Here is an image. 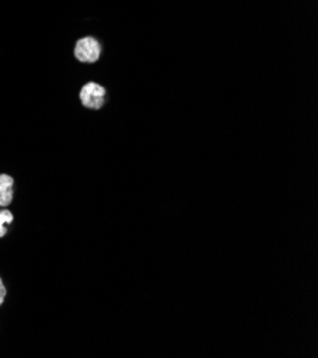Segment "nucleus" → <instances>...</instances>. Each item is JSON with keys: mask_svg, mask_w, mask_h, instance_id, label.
Here are the masks:
<instances>
[{"mask_svg": "<svg viewBox=\"0 0 318 358\" xmlns=\"http://www.w3.org/2000/svg\"><path fill=\"white\" fill-rule=\"evenodd\" d=\"M101 55V45L93 36H86L75 46V58L82 63H96Z\"/></svg>", "mask_w": 318, "mask_h": 358, "instance_id": "nucleus-1", "label": "nucleus"}, {"mask_svg": "<svg viewBox=\"0 0 318 358\" xmlns=\"http://www.w3.org/2000/svg\"><path fill=\"white\" fill-rule=\"evenodd\" d=\"M79 97L87 109L100 110L106 102V88L96 82H89L82 87Z\"/></svg>", "mask_w": 318, "mask_h": 358, "instance_id": "nucleus-2", "label": "nucleus"}, {"mask_svg": "<svg viewBox=\"0 0 318 358\" xmlns=\"http://www.w3.org/2000/svg\"><path fill=\"white\" fill-rule=\"evenodd\" d=\"M13 177L0 174V207H8L13 200Z\"/></svg>", "mask_w": 318, "mask_h": 358, "instance_id": "nucleus-3", "label": "nucleus"}, {"mask_svg": "<svg viewBox=\"0 0 318 358\" xmlns=\"http://www.w3.org/2000/svg\"><path fill=\"white\" fill-rule=\"evenodd\" d=\"M13 223V214L9 210L0 211V239L6 236V224Z\"/></svg>", "mask_w": 318, "mask_h": 358, "instance_id": "nucleus-4", "label": "nucleus"}, {"mask_svg": "<svg viewBox=\"0 0 318 358\" xmlns=\"http://www.w3.org/2000/svg\"><path fill=\"white\" fill-rule=\"evenodd\" d=\"M5 297H6V287H5L2 278H0V307H2V304L5 301Z\"/></svg>", "mask_w": 318, "mask_h": 358, "instance_id": "nucleus-5", "label": "nucleus"}]
</instances>
